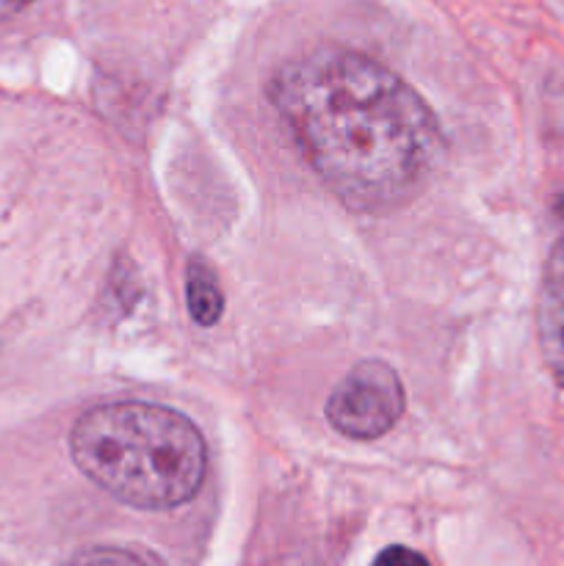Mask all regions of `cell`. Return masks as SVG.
I'll use <instances>...</instances> for the list:
<instances>
[{"mask_svg": "<svg viewBox=\"0 0 564 566\" xmlns=\"http://www.w3.org/2000/svg\"><path fill=\"white\" fill-rule=\"evenodd\" d=\"M269 97L315 177L357 213L404 208L446 160L429 103L359 50L296 55L276 70Z\"/></svg>", "mask_w": 564, "mask_h": 566, "instance_id": "1", "label": "cell"}, {"mask_svg": "<svg viewBox=\"0 0 564 566\" xmlns=\"http://www.w3.org/2000/svg\"><path fill=\"white\" fill-rule=\"evenodd\" d=\"M70 453L88 481L133 509L191 501L208 473V448L186 415L144 401L100 403L77 418Z\"/></svg>", "mask_w": 564, "mask_h": 566, "instance_id": "2", "label": "cell"}, {"mask_svg": "<svg viewBox=\"0 0 564 566\" xmlns=\"http://www.w3.org/2000/svg\"><path fill=\"white\" fill-rule=\"evenodd\" d=\"M404 385L382 359L354 365L326 401V420L352 440H379L404 412Z\"/></svg>", "mask_w": 564, "mask_h": 566, "instance_id": "3", "label": "cell"}, {"mask_svg": "<svg viewBox=\"0 0 564 566\" xmlns=\"http://www.w3.org/2000/svg\"><path fill=\"white\" fill-rule=\"evenodd\" d=\"M536 337L547 370L564 390V238L553 247L545 263L536 302Z\"/></svg>", "mask_w": 564, "mask_h": 566, "instance_id": "4", "label": "cell"}, {"mask_svg": "<svg viewBox=\"0 0 564 566\" xmlns=\"http://www.w3.org/2000/svg\"><path fill=\"white\" fill-rule=\"evenodd\" d=\"M186 298H188V313L197 321L199 326H213L216 321L224 313V296L216 282L213 271L199 260L188 263L186 274Z\"/></svg>", "mask_w": 564, "mask_h": 566, "instance_id": "5", "label": "cell"}, {"mask_svg": "<svg viewBox=\"0 0 564 566\" xmlns=\"http://www.w3.org/2000/svg\"><path fill=\"white\" fill-rule=\"evenodd\" d=\"M64 566H147L133 553L119 551V547H88V551L77 553Z\"/></svg>", "mask_w": 564, "mask_h": 566, "instance_id": "6", "label": "cell"}, {"mask_svg": "<svg viewBox=\"0 0 564 566\" xmlns=\"http://www.w3.org/2000/svg\"><path fill=\"white\" fill-rule=\"evenodd\" d=\"M370 566H429V562L418 551H409L404 545H390L374 558Z\"/></svg>", "mask_w": 564, "mask_h": 566, "instance_id": "7", "label": "cell"}, {"mask_svg": "<svg viewBox=\"0 0 564 566\" xmlns=\"http://www.w3.org/2000/svg\"><path fill=\"white\" fill-rule=\"evenodd\" d=\"M31 3H36V0H0V20H9V17L20 14Z\"/></svg>", "mask_w": 564, "mask_h": 566, "instance_id": "8", "label": "cell"}, {"mask_svg": "<svg viewBox=\"0 0 564 566\" xmlns=\"http://www.w3.org/2000/svg\"><path fill=\"white\" fill-rule=\"evenodd\" d=\"M558 213H562V219H564V197L558 199Z\"/></svg>", "mask_w": 564, "mask_h": 566, "instance_id": "9", "label": "cell"}]
</instances>
